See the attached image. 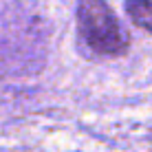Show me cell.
I'll list each match as a JSON object with an SVG mask.
<instances>
[{"label":"cell","instance_id":"cell-2","mask_svg":"<svg viewBox=\"0 0 152 152\" xmlns=\"http://www.w3.org/2000/svg\"><path fill=\"white\" fill-rule=\"evenodd\" d=\"M126 13L139 29L152 33V0H126Z\"/></svg>","mask_w":152,"mask_h":152},{"label":"cell","instance_id":"cell-1","mask_svg":"<svg viewBox=\"0 0 152 152\" xmlns=\"http://www.w3.org/2000/svg\"><path fill=\"white\" fill-rule=\"evenodd\" d=\"M77 33L84 49L99 57H113L128 51L130 38L106 0H77Z\"/></svg>","mask_w":152,"mask_h":152}]
</instances>
